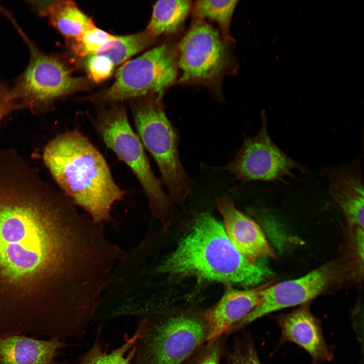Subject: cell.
Returning <instances> with one entry per match:
<instances>
[{"label":"cell","mask_w":364,"mask_h":364,"mask_svg":"<svg viewBox=\"0 0 364 364\" xmlns=\"http://www.w3.org/2000/svg\"><path fill=\"white\" fill-rule=\"evenodd\" d=\"M161 273L228 285L256 286L267 271L241 255L221 224L210 214H200L190 232L159 267Z\"/></svg>","instance_id":"3957f363"},{"label":"cell","mask_w":364,"mask_h":364,"mask_svg":"<svg viewBox=\"0 0 364 364\" xmlns=\"http://www.w3.org/2000/svg\"><path fill=\"white\" fill-rule=\"evenodd\" d=\"M95 25L85 30L79 36L67 40L71 51L77 56L88 57L96 54L108 41L116 38Z\"/></svg>","instance_id":"7402d4cb"},{"label":"cell","mask_w":364,"mask_h":364,"mask_svg":"<svg viewBox=\"0 0 364 364\" xmlns=\"http://www.w3.org/2000/svg\"><path fill=\"white\" fill-rule=\"evenodd\" d=\"M192 5V2L188 0L157 1L145 31L156 39L161 36H174L182 28Z\"/></svg>","instance_id":"ac0fdd59"},{"label":"cell","mask_w":364,"mask_h":364,"mask_svg":"<svg viewBox=\"0 0 364 364\" xmlns=\"http://www.w3.org/2000/svg\"><path fill=\"white\" fill-rule=\"evenodd\" d=\"M135 317L141 335L131 364H180L210 339L203 310L151 307Z\"/></svg>","instance_id":"277c9868"},{"label":"cell","mask_w":364,"mask_h":364,"mask_svg":"<svg viewBox=\"0 0 364 364\" xmlns=\"http://www.w3.org/2000/svg\"><path fill=\"white\" fill-rule=\"evenodd\" d=\"M217 207L223 219L225 233L241 255L253 263L261 257H276L259 225L237 209L228 196L219 198Z\"/></svg>","instance_id":"5bb4252c"},{"label":"cell","mask_w":364,"mask_h":364,"mask_svg":"<svg viewBox=\"0 0 364 364\" xmlns=\"http://www.w3.org/2000/svg\"><path fill=\"white\" fill-rule=\"evenodd\" d=\"M85 65L88 77L97 83L101 82L110 77L115 66L109 58L100 54L88 56Z\"/></svg>","instance_id":"d4e9b609"},{"label":"cell","mask_w":364,"mask_h":364,"mask_svg":"<svg viewBox=\"0 0 364 364\" xmlns=\"http://www.w3.org/2000/svg\"><path fill=\"white\" fill-rule=\"evenodd\" d=\"M227 358L232 364H261L250 332H244L234 341Z\"/></svg>","instance_id":"cb8c5ba5"},{"label":"cell","mask_w":364,"mask_h":364,"mask_svg":"<svg viewBox=\"0 0 364 364\" xmlns=\"http://www.w3.org/2000/svg\"><path fill=\"white\" fill-rule=\"evenodd\" d=\"M228 336L222 334L208 341L185 358L180 364H220L227 358L226 342Z\"/></svg>","instance_id":"603a6c76"},{"label":"cell","mask_w":364,"mask_h":364,"mask_svg":"<svg viewBox=\"0 0 364 364\" xmlns=\"http://www.w3.org/2000/svg\"><path fill=\"white\" fill-rule=\"evenodd\" d=\"M234 42L204 21H194L176 42L177 83L202 85L219 94L223 78L235 69Z\"/></svg>","instance_id":"ba28073f"},{"label":"cell","mask_w":364,"mask_h":364,"mask_svg":"<svg viewBox=\"0 0 364 364\" xmlns=\"http://www.w3.org/2000/svg\"><path fill=\"white\" fill-rule=\"evenodd\" d=\"M60 189L15 151H0V275L15 283L65 276L88 290L104 278L113 245Z\"/></svg>","instance_id":"6da1fadb"},{"label":"cell","mask_w":364,"mask_h":364,"mask_svg":"<svg viewBox=\"0 0 364 364\" xmlns=\"http://www.w3.org/2000/svg\"><path fill=\"white\" fill-rule=\"evenodd\" d=\"M350 265L334 260L298 279L273 285L263 290L258 304L244 318L232 326L229 335L239 331L269 313L287 307L301 305L338 287L348 279Z\"/></svg>","instance_id":"30bf717a"},{"label":"cell","mask_w":364,"mask_h":364,"mask_svg":"<svg viewBox=\"0 0 364 364\" xmlns=\"http://www.w3.org/2000/svg\"><path fill=\"white\" fill-rule=\"evenodd\" d=\"M271 281L251 289L228 288L213 306L203 310L210 328V340L224 334L259 303L263 290Z\"/></svg>","instance_id":"9a60e30c"},{"label":"cell","mask_w":364,"mask_h":364,"mask_svg":"<svg viewBox=\"0 0 364 364\" xmlns=\"http://www.w3.org/2000/svg\"><path fill=\"white\" fill-rule=\"evenodd\" d=\"M94 127L107 148L124 163L138 179L147 198L151 213L164 232L170 227L174 203L153 172L145 148L129 122L125 108L117 104L102 110Z\"/></svg>","instance_id":"5b68a950"},{"label":"cell","mask_w":364,"mask_h":364,"mask_svg":"<svg viewBox=\"0 0 364 364\" xmlns=\"http://www.w3.org/2000/svg\"><path fill=\"white\" fill-rule=\"evenodd\" d=\"M310 303L274 319L281 331L280 344L291 342L298 345L309 354L311 364H320L332 360L333 349L325 341L320 321L311 312Z\"/></svg>","instance_id":"7c38bea8"},{"label":"cell","mask_w":364,"mask_h":364,"mask_svg":"<svg viewBox=\"0 0 364 364\" xmlns=\"http://www.w3.org/2000/svg\"><path fill=\"white\" fill-rule=\"evenodd\" d=\"M43 159L59 189L95 222H112V208L126 192L114 180L100 151L78 129L59 134L45 146Z\"/></svg>","instance_id":"7a4b0ae2"},{"label":"cell","mask_w":364,"mask_h":364,"mask_svg":"<svg viewBox=\"0 0 364 364\" xmlns=\"http://www.w3.org/2000/svg\"><path fill=\"white\" fill-rule=\"evenodd\" d=\"M156 40L145 30L127 35L116 36L104 45L96 54L107 57L114 65H119Z\"/></svg>","instance_id":"44dd1931"},{"label":"cell","mask_w":364,"mask_h":364,"mask_svg":"<svg viewBox=\"0 0 364 364\" xmlns=\"http://www.w3.org/2000/svg\"><path fill=\"white\" fill-rule=\"evenodd\" d=\"M325 173L328 192L342 211L350 232L363 231V186L359 162L328 167Z\"/></svg>","instance_id":"4fadbf2b"},{"label":"cell","mask_w":364,"mask_h":364,"mask_svg":"<svg viewBox=\"0 0 364 364\" xmlns=\"http://www.w3.org/2000/svg\"><path fill=\"white\" fill-rule=\"evenodd\" d=\"M55 337L40 340L22 334L0 336V364H60L59 351L67 346Z\"/></svg>","instance_id":"2e32d148"},{"label":"cell","mask_w":364,"mask_h":364,"mask_svg":"<svg viewBox=\"0 0 364 364\" xmlns=\"http://www.w3.org/2000/svg\"><path fill=\"white\" fill-rule=\"evenodd\" d=\"M261 126L253 137L245 139L226 169L243 183L253 181L285 182L295 178V171L308 169L284 153L270 138L266 118L262 113Z\"/></svg>","instance_id":"8fae6325"},{"label":"cell","mask_w":364,"mask_h":364,"mask_svg":"<svg viewBox=\"0 0 364 364\" xmlns=\"http://www.w3.org/2000/svg\"><path fill=\"white\" fill-rule=\"evenodd\" d=\"M101 329L100 325L93 345L79 357L76 364H131L136 352L135 344L141 335L140 328L131 336L125 334L124 343L109 352L100 340Z\"/></svg>","instance_id":"d6986e66"},{"label":"cell","mask_w":364,"mask_h":364,"mask_svg":"<svg viewBox=\"0 0 364 364\" xmlns=\"http://www.w3.org/2000/svg\"><path fill=\"white\" fill-rule=\"evenodd\" d=\"M31 5L42 16L48 17L49 22L66 38V41L79 36L85 30L95 25L87 16L71 1H34Z\"/></svg>","instance_id":"e0dca14e"},{"label":"cell","mask_w":364,"mask_h":364,"mask_svg":"<svg viewBox=\"0 0 364 364\" xmlns=\"http://www.w3.org/2000/svg\"><path fill=\"white\" fill-rule=\"evenodd\" d=\"M238 1L201 0L192 5L191 12L194 21L209 20L218 25L222 36L234 42L230 34L232 18Z\"/></svg>","instance_id":"ffe728a7"},{"label":"cell","mask_w":364,"mask_h":364,"mask_svg":"<svg viewBox=\"0 0 364 364\" xmlns=\"http://www.w3.org/2000/svg\"><path fill=\"white\" fill-rule=\"evenodd\" d=\"M131 109L136 133L154 159L168 195L174 204L183 205L191 181L181 163L177 135L165 112L162 100L140 98L132 104Z\"/></svg>","instance_id":"8992f818"},{"label":"cell","mask_w":364,"mask_h":364,"mask_svg":"<svg viewBox=\"0 0 364 364\" xmlns=\"http://www.w3.org/2000/svg\"><path fill=\"white\" fill-rule=\"evenodd\" d=\"M176 42L169 38L127 61L117 71L112 84L89 100L117 104L145 97L162 100L165 92L177 82Z\"/></svg>","instance_id":"52a82bcc"},{"label":"cell","mask_w":364,"mask_h":364,"mask_svg":"<svg viewBox=\"0 0 364 364\" xmlns=\"http://www.w3.org/2000/svg\"><path fill=\"white\" fill-rule=\"evenodd\" d=\"M8 17L27 44L28 64L18 78L12 92L22 108L44 110L58 99L83 89L85 78L74 76L60 57L42 52L29 39L11 15Z\"/></svg>","instance_id":"9c48e42d"},{"label":"cell","mask_w":364,"mask_h":364,"mask_svg":"<svg viewBox=\"0 0 364 364\" xmlns=\"http://www.w3.org/2000/svg\"><path fill=\"white\" fill-rule=\"evenodd\" d=\"M21 108L11 89L0 81V121L14 110Z\"/></svg>","instance_id":"484cf974"}]
</instances>
